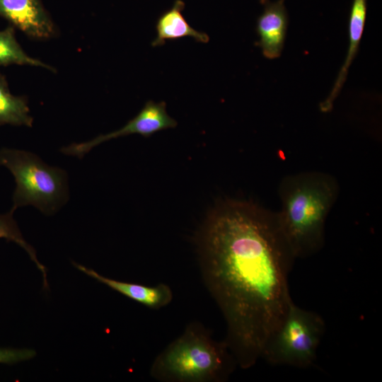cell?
I'll use <instances>...</instances> for the list:
<instances>
[{
    "label": "cell",
    "instance_id": "obj_1",
    "mask_svg": "<svg viewBox=\"0 0 382 382\" xmlns=\"http://www.w3.org/2000/svg\"><path fill=\"white\" fill-rule=\"evenodd\" d=\"M199 251L204 284L226 323L224 342L238 366L249 369L293 302L289 275L296 258L277 213L235 200L209 216Z\"/></svg>",
    "mask_w": 382,
    "mask_h": 382
},
{
    "label": "cell",
    "instance_id": "obj_2",
    "mask_svg": "<svg viewBox=\"0 0 382 382\" xmlns=\"http://www.w3.org/2000/svg\"><path fill=\"white\" fill-rule=\"evenodd\" d=\"M338 193L335 178L322 172H303L282 180L277 216L296 258L311 256L323 247L325 221Z\"/></svg>",
    "mask_w": 382,
    "mask_h": 382
},
{
    "label": "cell",
    "instance_id": "obj_3",
    "mask_svg": "<svg viewBox=\"0 0 382 382\" xmlns=\"http://www.w3.org/2000/svg\"><path fill=\"white\" fill-rule=\"evenodd\" d=\"M238 366L224 341L190 323L154 359L151 376L161 382H224Z\"/></svg>",
    "mask_w": 382,
    "mask_h": 382
},
{
    "label": "cell",
    "instance_id": "obj_4",
    "mask_svg": "<svg viewBox=\"0 0 382 382\" xmlns=\"http://www.w3.org/2000/svg\"><path fill=\"white\" fill-rule=\"evenodd\" d=\"M0 166L9 170L16 181L11 209L13 212L30 204L50 214L64 197V171L47 166L30 152L2 148Z\"/></svg>",
    "mask_w": 382,
    "mask_h": 382
},
{
    "label": "cell",
    "instance_id": "obj_5",
    "mask_svg": "<svg viewBox=\"0 0 382 382\" xmlns=\"http://www.w3.org/2000/svg\"><path fill=\"white\" fill-rule=\"evenodd\" d=\"M325 324L318 313L294 301L283 321L267 340L261 358L272 365L307 368L313 365Z\"/></svg>",
    "mask_w": 382,
    "mask_h": 382
},
{
    "label": "cell",
    "instance_id": "obj_6",
    "mask_svg": "<svg viewBox=\"0 0 382 382\" xmlns=\"http://www.w3.org/2000/svg\"><path fill=\"white\" fill-rule=\"evenodd\" d=\"M177 125L176 120L167 113L164 101L155 103L149 100L140 112L122 128L100 134L88 141L64 146L62 151L66 155L82 158L93 147L110 139L135 134L148 137L158 131L174 128Z\"/></svg>",
    "mask_w": 382,
    "mask_h": 382
},
{
    "label": "cell",
    "instance_id": "obj_7",
    "mask_svg": "<svg viewBox=\"0 0 382 382\" xmlns=\"http://www.w3.org/2000/svg\"><path fill=\"white\" fill-rule=\"evenodd\" d=\"M0 17L33 40H47L58 35L42 0H0Z\"/></svg>",
    "mask_w": 382,
    "mask_h": 382
},
{
    "label": "cell",
    "instance_id": "obj_8",
    "mask_svg": "<svg viewBox=\"0 0 382 382\" xmlns=\"http://www.w3.org/2000/svg\"><path fill=\"white\" fill-rule=\"evenodd\" d=\"M264 4L256 24L257 44L265 58L274 59L280 57L284 49L289 18L284 0H267Z\"/></svg>",
    "mask_w": 382,
    "mask_h": 382
},
{
    "label": "cell",
    "instance_id": "obj_9",
    "mask_svg": "<svg viewBox=\"0 0 382 382\" xmlns=\"http://www.w3.org/2000/svg\"><path fill=\"white\" fill-rule=\"evenodd\" d=\"M73 264L78 270L98 282L149 308H161L168 305L173 299L172 290L165 284L161 283L155 286H147L122 282L102 276L95 270L76 262H73Z\"/></svg>",
    "mask_w": 382,
    "mask_h": 382
},
{
    "label": "cell",
    "instance_id": "obj_10",
    "mask_svg": "<svg viewBox=\"0 0 382 382\" xmlns=\"http://www.w3.org/2000/svg\"><path fill=\"white\" fill-rule=\"evenodd\" d=\"M366 10V0H353L349 18V46L347 55L329 96L320 104L323 112H328L332 108L333 103L346 81L349 69L358 53L365 25Z\"/></svg>",
    "mask_w": 382,
    "mask_h": 382
},
{
    "label": "cell",
    "instance_id": "obj_11",
    "mask_svg": "<svg viewBox=\"0 0 382 382\" xmlns=\"http://www.w3.org/2000/svg\"><path fill=\"white\" fill-rule=\"evenodd\" d=\"M184 8L185 3L182 0H175L172 7L158 17L156 24L157 35L151 42L153 47L163 45L166 40L185 37H192L197 42H209L207 33L194 29L187 22L182 13Z\"/></svg>",
    "mask_w": 382,
    "mask_h": 382
},
{
    "label": "cell",
    "instance_id": "obj_12",
    "mask_svg": "<svg viewBox=\"0 0 382 382\" xmlns=\"http://www.w3.org/2000/svg\"><path fill=\"white\" fill-rule=\"evenodd\" d=\"M29 112L27 99L13 96L5 76L0 73V126L7 124L32 127L33 119Z\"/></svg>",
    "mask_w": 382,
    "mask_h": 382
},
{
    "label": "cell",
    "instance_id": "obj_13",
    "mask_svg": "<svg viewBox=\"0 0 382 382\" xmlns=\"http://www.w3.org/2000/svg\"><path fill=\"white\" fill-rule=\"evenodd\" d=\"M12 64L42 67L54 71V68L29 56L18 43L15 28L8 25L0 30V66Z\"/></svg>",
    "mask_w": 382,
    "mask_h": 382
},
{
    "label": "cell",
    "instance_id": "obj_14",
    "mask_svg": "<svg viewBox=\"0 0 382 382\" xmlns=\"http://www.w3.org/2000/svg\"><path fill=\"white\" fill-rule=\"evenodd\" d=\"M13 212L10 211L6 214H0V238H5L8 241H13L23 248L28 254L30 259L35 262L43 275V286L49 287L47 281L45 267L37 260L34 248L23 238L16 221L13 216Z\"/></svg>",
    "mask_w": 382,
    "mask_h": 382
},
{
    "label": "cell",
    "instance_id": "obj_15",
    "mask_svg": "<svg viewBox=\"0 0 382 382\" xmlns=\"http://www.w3.org/2000/svg\"><path fill=\"white\" fill-rule=\"evenodd\" d=\"M36 355L31 349L0 348V364H14L33 359Z\"/></svg>",
    "mask_w": 382,
    "mask_h": 382
},
{
    "label": "cell",
    "instance_id": "obj_16",
    "mask_svg": "<svg viewBox=\"0 0 382 382\" xmlns=\"http://www.w3.org/2000/svg\"><path fill=\"white\" fill-rule=\"evenodd\" d=\"M267 1V0H260V2L264 4Z\"/></svg>",
    "mask_w": 382,
    "mask_h": 382
}]
</instances>
